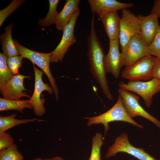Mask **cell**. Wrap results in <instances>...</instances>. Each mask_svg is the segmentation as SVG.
I'll return each mask as SVG.
<instances>
[{
	"label": "cell",
	"instance_id": "7",
	"mask_svg": "<svg viewBox=\"0 0 160 160\" xmlns=\"http://www.w3.org/2000/svg\"><path fill=\"white\" fill-rule=\"evenodd\" d=\"M123 66L131 65L145 56L150 55L148 46L137 34L130 39L121 49Z\"/></svg>",
	"mask_w": 160,
	"mask_h": 160
},
{
	"label": "cell",
	"instance_id": "26",
	"mask_svg": "<svg viewBox=\"0 0 160 160\" xmlns=\"http://www.w3.org/2000/svg\"><path fill=\"white\" fill-rule=\"evenodd\" d=\"M23 58L20 55L7 57V66L13 75L19 74V68L22 66Z\"/></svg>",
	"mask_w": 160,
	"mask_h": 160
},
{
	"label": "cell",
	"instance_id": "17",
	"mask_svg": "<svg viewBox=\"0 0 160 160\" xmlns=\"http://www.w3.org/2000/svg\"><path fill=\"white\" fill-rule=\"evenodd\" d=\"M79 0H66L61 11L58 13L55 19L56 29L63 30L69 23L76 11L79 8Z\"/></svg>",
	"mask_w": 160,
	"mask_h": 160
},
{
	"label": "cell",
	"instance_id": "28",
	"mask_svg": "<svg viewBox=\"0 0 160 160\" xmlns=\"http://www.w3.org/2000/svg\"><path fill=\"white\" fill-rule=\"evenodd\" d=\"M14 140L8 133H0V151L7 148L14 144Z\"/></svg>",
	"mask_w": 160,
	"mask_h": 160
},
{
	"label": "cell",
	"instance_id": "30",
	"mask_svg": "<svg viewBox=\"0 0 160 160\" xmlns=\"http://www.w3.org/2000/svg\"><path fill=\"white\" fill-rule=\"evenodd\" d=\"M151 12L156 14L160 19V0H154Z\"/></svg>",
	"mask_w": 160,
	"mask_h": 160
},
{
	"label": "cell",
	"instance_id": "15",
	"mask_svg": "<svg viewBox=\"0 0 160 160\" xmlns=\"http://www.w3.org/2000/svg\"><path fill=\"white\" fill-rule=\"evenodd\" d=\"M87 1L93 15L96 13L99 18L108 12L127 9L134 5L132 3H122L116 0H88Z\"/></svg>",
	"mask_w": 160,
	"mask_h": 160
},
{
	"label": "cell",
	"instance_id": "12",
	"mask_svg": "<svg viewBox=\"0 0 160 160\" xmlns=\"http://www.w3.org/2000/svg\"><path fill=\"white\" fill-rule=\"evenodd\" d=\"M109 41V51L104 57V67L106 73H111L115 78H118L123 66L119 50V39Z\"/></svg>",
	"mask_w": 160,
	"mask_h": 160
},
{
	"label": "cell",
	"instance_id": "1",
	"mask_svg": "<svg viewBox=\"0 0 160 160\" xmlns=\"http://www.w3.org/2000/svg\"><path fill=\"white\" fill-rule=\"evenodd\" d=\"M94 15L91 22L90 32L87 39L88 50L87 55L90 65V71L99 84L102 91L109 100L113 97L108 85L104 64L105 54L100 41L96 34L95 26Z\"/></svg>",
	"mask_w": 160,
	"mask_h": 160
},
{
	"label": "cell",
	"instance_id": "6",
	"mask_svg": "<svg viewBox=\"0 0 160 160\" xmlns=\"http://www.w3.org/2000/svg\"><path fill=\"white\" fill-rule=\"evenodd\" d=\"M119 152L127 153L140 160H157L143 148L132 145L126 132L121 133L116 138L113 143L108 148L105 157H111Z\"/></svg>",
	"mask_w": 160,
	"mask_h": 160
},
{
	"label": "cell",
	"instance_id": "11",
	"mask_svg": "<svg viewBox=\"0 0 160 160\" xmlns=\"http://www.w3.org/2000/svg\"><path fill=\"white\" fill-rule=\"evenodd\" d=\"M121 14L119 38L121 49L140 31L137 16L128 9L122 10Z\"/></svg>",
	"mask_w": 160,
	"mask_h": 160
},
{
	"label": "cell",
	"instance_id": "24",
	"mask_svg": "<svg viewBox=\"0 0 160 160\" xmlns=\"http://www.w3.org/2000/svg\"><path fill=\"white\" fill-rule=\"evenodd\" d=\"M24 157L16 144L0 151V160H23Z\"/></svg>",
	"mask_w": 160,
	"mask_h": 160
},
{
	"label": "cell",
	"instance_id": "31",
	"mask_svg": "<svg viewBox=\"0 0 160 160\" xmlns=\"http://www.w3.org/2000/svg\"><path fill=\"white\" fill-rule=\"evenodd\" d=\"M31 160H65L63 158L59 156H55L52 158H42L38 157L33 159Z\"/></svg>",
	"mask_w": 160,
	"mask_h": 160
},
{
	"label": "cell",
	"instance_id": "18",
	"mask_svg": "<svg viewBox=\"0 0 160 160\" xmlns=\"http://www.w3.org/2000/svg\"><path fill=\"white\" fill-rule=\"evenodd\" d=\"M13 24L6 27L5 32L0 35V40L3 54L7 57L19 55L12 36V30Z\"/></svg>",
	"mask_w": 160,
	"mask_h": 160
},
{
	"label": "cell",
	"instance_id": "22",
	"mask_svg": "<svg viewBox=\"0 0 160 160\" xmlns=\"http://www.w3.org/2000/svg\"><path fill=\"white\" fill-rule=\"evenodd\" d=\"M7 57L3 53H0V89L8 82L14 76L7 66Z\"/></svg>",
	"mask_w": 160,
	"mask_h": 160
},
{
	"label": "cell",
	"instance_id": "8",
	"mask_svg": "<svg viewBox=\"0 0 160 160\" xmlns=\"http://www.w3.org/2000/svg\"><path fill=\"white\" fill-rule=\"evenodd\" d=\"M79 14V8L76 11L69 23L63 30L61 39L56 48L52 51L50 62H61L69 47L76 42L74 35L76 22Z\"/></svg>",
	"mask_w": 160,
	"mask_h": 160
},
{
	"label": "cell",
	"instance_id": "4",
	"mask_svg": "<svg viewBox=\"0 0 160 160\" xmlns=\"http://www.w3.org/2000/svg\"><path fill=\"white\" fill-rule=\"evenodd\" d=\"M155 57L149 55L141 58L133 64L126 66L121 72L122 77L129 81H149L153 78Z\"/></svg>",
	"mask_w": 160,
	"mask_h": 160
},
{
	"label": "cell",
	"instance_id": "27",
	"mask_svg": "<svg viewBox=\"0 0 160 160\" xmlns=\"http://www.w3.org/2000/svg\"><path fill=\"white\" fill-rule=\"evenodd\" d=\"M148 50L150 55L155 56L160 58V25L156 35L152 42L148 46Z\"/></svg>",
	"mask_w": 160,
	"mask_h": 160
},
{
	"label": "cell",
	"instance_id": "14",
	"mask_svg": "<svg viewBox=\"0 0 160 160\" xmlns=\"http://www.w3.org/2000/svg\"><path fill=\"white\" fill-rule=\"evenodd\" d=\"M137 17L140 28L139 34L148 46L154 39L157 33L159 25L158 17L156 14L151 12L146 16L138 15Z\"/></svg>",
	"mask_w": 160,
	"mask_h": 160
},
{
	"label": "cell",
	"instance_id": "32",
	"mask_svg": "<svg viewBox=\"0 0 160 160\" xmlns=\"http://www.w3.org/2000/svg\"><path fill=\"white\" fill-rule=\"evenodd\" d=\"M128 160H133L132 159H129Z\"/></svg>",
	"mask_w": 160,
	"mask_h": 160
},
{
	"label": "cell",
	"instance_id": "20",
	"mask_svg": "<svg viewBox=\"0 0 160 160\" xmlns=\"http://www.w3.org/2000/svg\"><path fill=\"white\" fill-rule=\"evenodd\" d=\"M26 108L33 109L29 100H13L0 98V111L16 110L23 113Z\"/></svg>",
	"mask_w": 160,
	"mask_h": 160
},
{
	"label": "cell",
	"instance_id": "21",
	"mask_svg": "<svg viewBox=\"0 0 160 160\" xmlns=\"http://www.w3.org/2000/svg\"><path fill=\"white\" fill-rule=\"evenodd\" d=\"M49 8L46 17L39 20V25L47 26L55 23V19L58 12L57 7L59 1V0H49Z\"/></svg>",
	"mask_w": 160,
	"mask_h": 160
},
{
	"label": "cell",
	"instance_id": "9",
	"mask_svg": "<svg viewBox=\"0 0 160 160\" xmlns=\"http://www.w3.org/2000/svg\"><path fill=\"white\" fill-rule=\"evenodd\" d=\"M118 92L122 99L126 111L132 118L140 116L150 121L160 128V121L145 110L140 105L138 96L130 91L120 88Z\"/></svg>",
	"mask_w": 160,
	"mask_h": 160
},
{
	"label": "cell",
	"instance_id": "2",
	"mask_svg": "<svg viewBox=\"0 0 160 160\" xmlns=\"http://www.w3.org/2000/svg\"><path fill=\"white\" fill-rule=\"evenodd\" d=\"M87 120V125L90 126L94 124H102L104 127V135L109 130V123L116 121H124L141 129L142 125L139 124L129 115L123 106L121 96L119 95L117 101L114 105L106 112L99 115L92 117H85Z\"/></svg>",
	"mask_w": 160,
	"mask_h": 160
},
{
	"label": "cell",
	"instance_id": "25",
	"mask_svg": "<svg viewBox=\"0 0 160 160\" xmlns=\"http://www.w3.org/2000/svg\"><path fill=\"white\" fill-rule=\"evenodd\" d=\"M23 0H13L5 9L0 11V26L6 18L15 11L25 1Z\"/></svg>",
	"mask_w": 160,
	"mask_h": 160
},
{
	"label": "cell",
	"instance_id": "13",
	"mask_svg": "<svg viewBox=\"0 0 160 160\" xmlns=\"http://www.w3.org/2000/svg\"><path fill=\"white\" fill-rule=\"evenodd\" d=\"M28 76L20 74L14 75L12 79L0 89L3 98L9 100H20L23 97L30 98V95L23 91H27L24 86L23 81L30 78Z\"/></svg>",
	"mask_w": 160,
	"mask_h": 160
},
{
	"label": "cell",
	"instance_id": "19",
	"mask_svg": "<svg viewBox=\"0 0 160 160\" xmlns=\"http://www.w3.org/2000/svg\"><path fill=\"white\" fill-rule=\"evenodd\" d=\"M17 116L16 113L6 116H0V133L5 132L8 129L19 125L26 124L35 121H44V120L37 119H18L15 118Z\"/></svg>",
	"mask_w": 160,
	"mask_h": 160
},
{
	"label": "cell",
	"instance_id": "5",
	"mask_svg": "<svg viewBox=\"0 0 160 160\" xmlns=\"http://www.w3.org/2000/svg\"><path fill=\"white\" fill-rule=\"evenodd\" d=\"M119 85L120 88L133 92L140 95L148 108L152 104L153 96L160 92V79L154 77L147 81H129L126 83L121 81Z\"/></svg>",
	"mask_w": 160,
	"mask_h": 160
},
{
	"label": "cell",
	"instance_id": "3",
	"mask_svg": "<svg viewBox=\"0 0 160 160\" xmlns=\"http://www.w3.org/2000/svg\"><path fill=\"white\" fill-rule=\"evenodd\" d=\"M14 42L19 55L23 58H26L39 67L45 73L49 81L56 100L59 99V91L55 79L52 76L49 68V63L52 52L44 53L36 52L27 48L22 46L16 40Z\"/></svg>",
	"mask_w": 160,
	"mask_h": 160
},
{
	"label": "cell",
	"instance_id": "10",
	"mask_svg": "<svg viewBox=\"0 0 160 160\" xmlns=\"http://www.w3.org/2000/svg\"><path fill=\"white\" fill-rule=\"evenodd\" d=\"M35 75L34 90L32 95L29 100L33 109L34 114L38 116H42L45 113L46 109L44 105L45 102L44 98H40L41 95L44 91H47L52 95L54 92L52 87L48 84L44 83L42 79L44 72L33 66Z\"/></svg>",
	"mask_w": 160,
	"mask_h": 160
},
{
	"label": "cell",
	"instance_id": "29",
	"mask_svg": "<svg viewBox=\"0 0 160 160\" xmlns=\"http://www.w3.org/2000/svg\"><path fill=\"white\" fill-rule=\"evenodd\" d=\"M153 77L160 79V58L156 57L154 66Z\"/></svg>",
	"mask_w": 160,
	"mask_h": 160
},
{
	"label": "cell",
	"instance_id": "23",
	"mask_svg": "<svg viewBox=\"0 0 160 160\" xmlns=\"http://www.w3.org/2000/svg\"><path fill=\"white\" fill-rule=\"evenodd\" d=\"M103 139L100 132H97L92 137L91 154L88 160H101L100 152Z\"/></svg>",
	"mask_w": 160,
	"mask_h": 160
},
{
	"label": "cell",
	"instance_id": "16",
	"mask_svg": "<svg viewBox=\"0 0 160 160\" xmlns=\"http://www.w3.org/2000/svg\"><path fill=\"white\" fill-rule=\"evenodd\" d=\"M109 40L119 39L120 18L117 11L108 12L100 18Z\"/></svg>",
	"mask_w": 160,
	"mask_h": 160
}]
</instances>
